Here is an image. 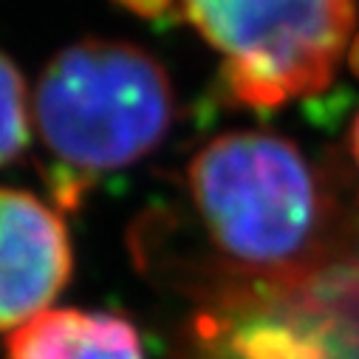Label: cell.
<instances>
[{
  "label": "cell",
  "instance_id": "obj_7",
  "mask_svg": "<svg viewBox=\"0 0 359 359\" xmlns=\"http://www.w3.org/2000/svg\"><path fill=\"white\" fill-rule=\"evenodd\" d=\"M32 94L20 68L0 51V167L26 153L32 142Z\"/></svg>",
  "mask_w": 359,
  "mask_h": 359
},
{
  "label": "cell",
  "instance_id": "obj_2",
  "mask_svg": "<svg viewBox=\"0 0 359 359\" xmlns=\"http://www.w3.org/2000/svg\"><path fill=\"white\" fill-rule=\"evenodd\" d=\"M172 119L164 65L125 40L88 37L62 48L32 94V125L62 207H74L88 182L147 158Z\"/></svg>",
  "mask_w": 359,
  "mask_h": 359
},
{
  "label": "cell",
  "instance_id": "obj_5",
  "mask_svg": "<svg viewBox=\"0 0 359 359\" xmlns=\"http://www.w3.org/2000/svg\"><path fill=\"white\" fill-rule=\"evenodd\" d=\"M74 272L62 215L29 190L0 187V331L48 311Z\"/></svg>",
  "mask_w": 359,
  "mask_h": 359
},
{
  "label": "cell",
  "instance_id": "obj_4",
  "mask_svg": "<svg viewBox=\"0 0 359 359\" xmlns=\"http://www.w3.org/2000/svg\"><path fill=\"white\" fill-rule=\"evenodd\" d=\"M175 359H359V260L210 294Z\"/></svg>",
  "mask_w": 359,
  "mask_h": 359
},
{
  "label": "cell",
  "instance_id": "obj_6",
  "mask_svg": "<svg viewBox=\"0 0 359 359\" xmlns=\"http://www.w3.org/2000/svg\"><path fill=\"white\" fill-rule=\"evenodd\" d=\"M6 359H147L139 328L114 311L48 309L6 337Z\"/></svg>",
  "mask_w": 359,
  "mask_h": 359
},
{
  "label": "cell",
  "instance_id": "obj_3",
  "mask_svg": "<svg viewBox=\"0 0 359 359\" xmlns=\"http://www.w3.org/2000/svg\"><path fill=\"white\" fill-rule=\"evenodd\" d=\"M142 15L190 23L226 94L257 111L325 91L356 32V0H142Z\"/></svg>",
  "mask_w": 359,
  "mask_h": 359
},
{
  "label": "cell",
  "instance_id": "obj_8",
  "mask_svg": "<svg viewBox=\"0 0 359 359\" xmlns=\"http://www.w3.org/2000/svg\"><path fill=\"white\" fill-rule=\"evenodd\" d=\"M348 147H351V158H353V164H356V172H359V114H356V119H353V125H351Z\"/></svg>",
  "mask_w": 359,
  "mask_h": 359
},
{
  "label": "cell",
  "instance_id": "obj_1",
  "mask_svg": "<svg viewBox=\"0 0 359 359\" xmlns=\"http://www.w3.org/2000/svg\"><path fill=\"white\" fill-rule=\"evenodd\" d=\"M187 201L218 266L204 297L232 286L294 283L348 263L337 193L286 136H215L187 164Z\"/></svg>",
  "mask_w": 359,
  "mask_h": 359
}]
</instances>
